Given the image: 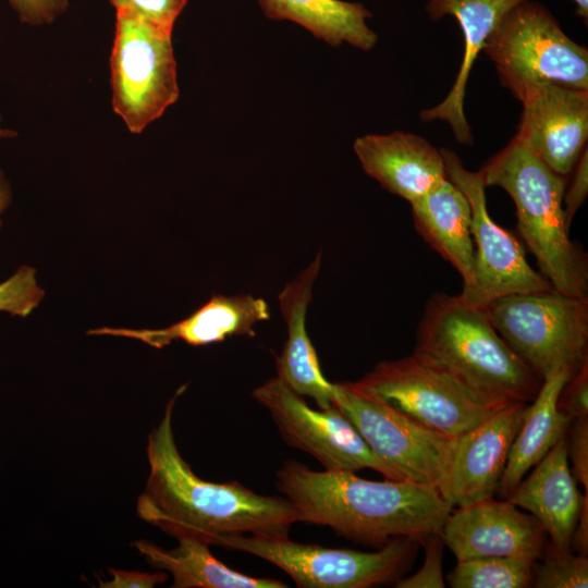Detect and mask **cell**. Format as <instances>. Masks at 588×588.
Segmentation results:
<instances>
[{
    "label": "cell",
    "mask_w": 588,
    "mask_h": 588,
    "mask_svg": "<svg viewBox=\"0 0 588 588\" xmlns=\"http://www.w3.org/2000/svg\"><path fill=\"white\" fill-rule=\"evenodd\" d=\"M15 132L5 127L1 126V120H0V139L2 138H10L15 136Z\"/></svg>",
    "instance_id": "obj_38"
},
{
    "label": "cell",
    "mask_w": 588,
    "mask_h": 588,
    "mask_svg": "<svg viewBox=\"0 0 588 588\" xmlns=\"http://www.w3.org/2000/svg\"><path fill=\"white\" fill-rule=\"evenodd\" d=\"M414 224L429 246L449 261L463 279V291L474 283L475 246L471 210L463 192L449 179L411 204Z\"/></svg>",
    "instance_id": "obj_21"
},
{
    "label": "cell",
    "mask_w": 588,
    "mask_h": 588,
    "mask_svg": "<svg viewBox=\"0 0 588 588\" xmlns=\"http://www.w3.org/2000/svg\"><path fill=\"white\" fill-rule=\"evenodd\" d=\"M115 11L127 12L148 23L173 29L188 0H109Z\"/></svg>",
    "instance_id": "obj_29"
},
{
    "label": "cell",
    "mask_w": 588,
    "mask_h": 588,
    "mask_svg": "<svg viewBox=\"0 0 588 588\" xmlns=\"http://www.w3.org/2000/svg\"><path fill=\"white\" fill-rule=\"evenodd\" d=\"M485 307L500 335L541 381L561 368L574 375L588 360V296L551 290L501 296Z\"/></svg>",
    "instance_id": "obj_7"
},
{
    "label": "cell",
    "mask_w": 588,
    "mask_h": 588,
    "mask_svg": "<svg viewBox=\"0 0 588 588\" xmlns=\"http://www.w3.org/2000/svg\"><path fill=\"white\" fill-rule=\"evenodd\" d=\"M527 0H430L426 11L433 21L445 14L454 16L464 36V57L453 87L436 107L420 112L424 121H446L456 139L473 143L471 131L464 114L465 89L473 64L487 40L505 14Z\"/></svg>",
    "instance_id": "obj_20"
},
{
    "label": "cell",
    "mask_w": 588,
    "mask_h": 588,
    "mask_svg": "<svg viewBox=\"0 0 588 588\" xmlns=\"http://www.w3.org/2000/svg\"><path fill=\"white\" fill-rule=\"evenodd\" d=\"M425 559L418 572L408 577H400L396 588H443L445 586L442 572L443 540L440 534L424 537Z\"/></svg>",
    "instance_id": "obj_28"
},
{
    "label": "cell",
    "mask_w": 588,
    "mask_h": 588,
    "mask_svg": "<svg viewBox=\"0 0 588 588\" xmlns=\"http://www.w3.org/2000/svg\"><path fill=\"white\" fill-rule=\"evenodd\" d=\"M112 578L103 581L99 580L101 588H152L163 584L169 579L167 572L143 573L137 571H123L109 568Z\"/></svg>",
    "instance_id": "obj_34"
},
{
    "label": "cell",
    "mask_w": 588,
    "mask_h": 588,
    "mask_svg": "<svg viewBox=\"0 0 588 588\" xmlns=\"http://www.w3.org/2000/svg\"><path fill=\"white\" fill-rule=\"evenodd\" d=\"M440 151L449 180L463 192L471 210L475 275L471 287L462 292V297L471 305L486 306L510 294L555 290L541 272L529 266L516 237L491 219L480 171L467 170L449 149Z\"/></svg>",
    "instance_id": "obj_12"
},
{
    "label": "cell",
    "mask_w": 588,
    "mask_h": 588,
    "mask_svg": "<svg viewBox=\"0 0 588 588\" xmlns=\"http://www.w3.org/2000/svg\"><path fill=\"white\" fill-rule=\"evenodd\" d=\"M270 20L294 22L331 46L347 42L362 50L378 40L368 25L371 12L360 3L342 0H258Z\"/></svg>",
    "instance_id": "obj_24"
},
{
    "label": "cell",
    "mask_w": 588,
    "mask_h": 588,
    "mask_svg": "<svg viewBox=\"0 0 588 588\" xmlns=\"http://www.w3.org/2000/svg\"><path fill=\"white\" fill-rule=\"evenodd\" d=\"M19 20L29 26L54 22L69 7V0H8Z\"/></svg>",
    "instance_id": "obj_32"
},
{
    "label": "cell",
    "mask_w": 588,
    "mask_h": 588,
    "mask_svg": "<svg viewBox=\"0 0 588 588\" xmlns=\"http://www.w3.org/2000/svg\"><path fill=\"white\" fill-rule=\"evenodd\" d=\"M516 137L555 173H572L588 137V90L548 84L524 91Z\"/></svg>",
    "instance_id": "obj_15"
},
{
    "label": "cell",
    "mask_w": 588,
    "mask_h": 588,
    "mask_svg": "<svg viewBox=\"0 0 588 588\" xmlns=\"http://www.w3.org/2000/svg\"><path fill=\"white\" fill-rule=\"evenodd\" d=\"M414 351L511 402H531L542 383L497 331L486 307L467 303L461 294L433 293L428 298Z\"/></svg>",
    "instance_id": "obj_4"
},
{
    "label": "cell",
    "mask_w": 588,
    "mask_h": 588,
    "mask_svg": "<svg viewBox=\"0 0 588 588\" xmlns=\"http://www.w3.org/2000/svg\"><path fill=\"white\" fill-rule=\"evenodd\" d=\"M567 455V439H561L506 498L528 511L561 550L571 549L583 497Z\"/></svg>",
    "instance_id": "obj_19"
},
{
    "label": "cell",
    "mask_w": 588,
    "mask_h": 588,
    "mask_svg": "<svg viewBox=\"0 0 588 588\" xmlns=\"http://www.w3.org/2000/svg\"><path fill=\"white\" fill-rule=\"evenodd\" d=\"M12 200V189L11 185L5 177L2 170H0V228L2 225L1 216L10 206Z\"/></svg>",
    "instance_id": "obj_36"
},
{
    "label": "cell",
    "mask_w": 588,
    "mask_h": 588,
    "mask_svg": "<svg viewBox=\"0 0 588 588\" xmlns=\"http://www.w3.org/2000/svg\"><path fill=\"white\" fill-rule=\"evenodd\" d=\"M354 150L369 176L409 205L449 179L441 151L414 134L360 136Z\"/></svg>",
    "instance_id": "obj_16"
},
{
    "label": "cell",
    "mask_w": 588,
    "mask_h": 588,
    "mask_svg": "<svg viewBox=\"0 0 588 588\" xmlns=\"http://www.w3.org/2000/svg\"><path fill=\"white\" fill-rule=\"evenodd\" d=\"M571 548L577 554L588 553V492L583 497L581 507L571 538Z\"/></svg>",
    "instance_id": "obj_35"
},
{
    "label": "cell",
    "mask_w": 588,
    "mask_h": 588,
    "mask_svg": "<svg viewBox=\"0 0 588 588\" xmlns=\"http://www.w3.org/2000/svg\"><path fill=\"white\" fill-rule=\"evenodd\" d=\"M184 389L168 402L161 420L148 434L149 475L137 500V515L176 539L192 537L206 543L226 534L289 537L297 519L286 498L258 494L235 480L207 481L182 457L172 415Z\"/></svg>",
    "instance_id": "obj_1"
},
{
    "label": "cell",
    "mask_w": 588,
    "mask_h": 588,
    "mask_svg": "<svg viewBox=\"0 0 588 588\" xmlns=\"http://www.w3.org/2000/svg\"><path fill=\"white\" fill-rule=\"evenodd\" d=\"M275 485L297 522L327 526L339 536L375 547L399 537L421 540L441 534L453 510L437 489L426 485L316 471L293 460L275 471Z\"/></svg>",
    "instance_id": "obj_2"
},
{
    "label": "cell",
    "mask_w": 588,
    "mask_h": 588,
    "mask_svg": "<svg viewBox=\"0 0 588 588\" xmlns=\"http://www.w3.org/2000/svg\"><path fill=\"white\" fill-rule=\"evenodd\" d=\"M479 171L487 187H502L511 196L518 231L541 274L563 294L587 296V255L568 237L564 176L552 171L516 136Z\"/></svg>",
    "instance_id": "obj_3"
},
{
    "label": "cell",
    "mask_w": 588,
    "mask_h": 588,
    "mask_svg": "<svg viewBox=\"0 0 588 588\" xmlns=\"http://www.w3.org/2000/svg\"><path fill=\"white\" fill-rule=\"evenodd\" d=\"M556 406L571 420L588 416V360L563 385Z\"/></svg>",
    "instance_id": "obj_30"
},
{
    "label": "cell",
    "mask_w": 588,
    "mask_h": 588,
    "mask_svg": "<svg viewBox=\"0 0 588 588\" xmlns=\"http://www.w3.org/2000/svg\"><path fill=\"white\" fill-rule=\"evenodd\" d=\"M567 455L572 474L588 492V416L574 419L568 428Z\"/></svg>",
    "instance_id": "obj_31"
},
{
    "label": "cell",
    "mask_w": 588,
    "mask_h": 588,
    "mask_svg": "<svg viewBox=\"0 0 588 588\" xmlns=\"http://www.w3.org/2000/svg\"><path fill=\"white\" fill-rule=\"evenodd\" d=\"M172 30L117 11L110 56L111 101L133 134L159 119L180 96Z\"/></svg>",
    "instance_id": "obj_9"
},
{
    "label": "cell",
    "mask_w": 588,
    "mask_h": 588,
    "mask_svg": "<svg viewBox=\"0 0 588 588\" xmlns=\"http://www.w3.org/2000/svg\"><path fill=\"white\" fill-rule=\"evenodd\" d=\"M441 537L456 560L516 558L536 563L542 556L546 531L531 515L506 499L493 497L452 510Z\"/></svg>",
    "instance_id": "obj_13"
},
{
    "label": "cell",
    "mask_w": 588,
    "mask_h": 588,
    "mask_svg": "<svg viewBox=\"0 0 588 588\" xmlns=\"http://www.w3.org/2000/svg\"><path fill=\"white\" fill-rule=\"evenodd\" d=\"M535 564L505 556L458 560L448 583L453 588H526L532 586Z\"/></svg>",
    "instance_id": "obj_25"
},
{
    "label": "cell",
    "mask_w": 588,
    "mask_h": 588,
    "mask_svg": "<svg viewBox=\"0 0 588 588\" xmlns=\"http://www.w3.org/2000/svg\"><path fill=\"white\" fill-rule=\"evenodd\" d=\"M552 544V543H551ZM532 586L538 588H586L588 559L552 544L542 562L534 566Z\"/></svg>",
    "instance_id": "obj_26"
},
{
    "label": "cell",
    "mask_w": 588,
    "mask_h": 588,
    "mask_svg": "<svg viewBox=\"0 0 588 588\" xmlns=\"http://www.w3.org/2000/svg\"><path fill=\"white\" fill-rule=\"evenodd\" d=\"M334 389L335 406L382 462L401 479L437 489L458 437H446L417 425L356 382H338Z\"/></svg>",
    "instance_id": "obj_10"
},
{
    "label": "cell",
    "mask_w": 588,
    "mask_h": 588,
    "mask_svg": "<svg viewBox=\"0 0 588 588\" xmlns=\"http://www.w3.org/2000/svg\"><path fill=\"white\" fill-rule=\"evenodd\" d=\"M573 376L568 369H556L546 376L528 404L523 424L512 444L498 489L506 499L527 473L564 437L573 420L556 406L559 394Z\"/></svg>",
    "instance_id": "obj_22"
},
{
    "label": "cell",
    "mask_w": 588,
    "mask_h": 588,
    "mask_svg": "<svg viewBox=\"0 0 588 588\" xmlns=\"http://www.w3.org/2000/svg\"><path fill=\"white\" fill-rule=\"evenodd\" d=\"M179 544L164 549L147 540H137L136 550L155 568L171 574L172 588H285L281 580L254 577L230 568L220 562L205 541L177 538Z\"/></svg>",
    "instance_id": "obj_23"
},
{
    "label": "cell",
    "mask_w": 588,
    "mask_h": 588,
    "mask_svg": "<svg viewBox=\"0 0 588 588\" xmlns=\"http://www.w3.org/2000/svg\"><path fill=\"white\" fill-rule=\"evenodd\" d=\"M252 395L269 412L283 440L314 456L324 470L356 473L370 468L387 479L403 480L375 454L336 406L314 409L278 377L256 388Z\"/></svg>",
    "instance_id": "obj_11"
},
{
    "label": "cell",
    "mask_w": 588,
    "mask_h": 588,
    "mask_svg": "<svg viewBox=\"0 0 588 588\" xmlns=\"http://www.w3.org/2000/svg\"><path fill=\"white\" fill-rule=\"evenodd\" d=\"M44 295L36 279V270L22 266L0 283V311L26 317L39 305Z\"/></svg>",
    "instance_id": "obj_27"
},
{
    "label": "cell",
    "mask_w": 588,
    "mask_h": 588,
    "mask_svg": "<svg viewBox=\"0 0 588 588\" xmlns=\"http://www.w3.org/2000/svg\"><path fill=\"white\" fill-rule=\"evenodd\" d=\"M320 267L321 254L318 253L279 294V306L286 326V341L275 358V377L298 395L308 396L319 408L327 409L335 406L334 383L324 378L306 327L307 309Z\"/></svg>",
    "instance_id": "obj_17"
},
{
    "label": "cell",
    "mask_w": 588,
    "mask_h": 588,
    "mask_svg": "<svg viewBox=\"0 0 588 588\" xmlns=\"http://www.w3.org/2000/svg\"><path fill=\"white\" fill-rule=\"evenodd\" d=\"M576 5V14L587 22L588 19V0H573Z\"/></svg>",
    "instance_id": "obj_37"
},
{
    "label": "cell",
    "mask_w": 588,
    "mask_h": 588,
    "mask_svg": "<svg viewBox=\"0 0 588 588\" xmlns=\"http://www.w3.org/2000/svg\"><path fill=\"white\" fill-rule=\"evenodd\" d=\"M587 149L583 151L573 169V179L564 189L563 209L566 224L569 228L574 216L585 201L588 192V160Z\"/></svg>",
    "instance_id": "obj_33"
},
{
    "label": "cell",
    "mask_w": 588,
    "mask_h": 588,
    "mask_svg": "<svg viewBox=\"0 0 588 588\" xmlns=\"http://www.w3.org/2000/svg\"><path fill=\"white\" fill-rule=\"evenodd\" d=\"M355 382L417 425L451 438L516 403L476 388L416 351L378 363Z\"/></svg>",
    "instance_id": "obj_5"
},
{
    "label": "cell",
    "mask_w": 588,
    "mask_h": 588,
    "mask_svg": "<svg viewBox=\"0 0 588 588\" xmlns=\"http://www.w3.org/2000/svg\"><path fill=\"white\" fill-rule=\"evenodd\" d=\"M528 403L516 402L457 438L452 461L437 487L453 509L498 492Z\"/></svg>",
    "instance_id": "obj_14"
},
{
    "label": "cell",
    "mask_w": 588,
    "mask_h": 588,
    "mask_svg": "<svg viewBox=\"0 0 588 588\" xmlns=\"http://www.w3.org/2000/svg\"><path fill=\"white\" fill-rule=\"evenodd\" d=\"M482 50L517 99L548 84L588 90L587 49L566 36L539 3L527 0L510 10Z\"/></svg>",
    "instance_id": "obj_8"
},
{
    "label": "cell",
    "mask_w": 588,
    "mask_h": 588,
    "mask_svg": "<svg viewBox=\"0 0 588 588\" xmlns=\"http://www.w3.org/2000/svg\"><path fill=\"white\" fill-rule=\"evenodd\" d=\"M417 538L399 537L373 552L298 543L289 537L218 535L209 546L243 551L285 572L299 588H368L396 581L411 567Z\"/></svg>",
    "instance_id": "obj_6"
},
{
    "label": "cell",
    "mask_w": 588,
    "mask_h": 588,
    "mask_svg": "<svg viewBox=\"0 0 588 588\" xmlns=\"http://www.w3.org/2000/svg\"><path fill=\"white\" fill-rule=\"evenodd\" d=\"M269 318L270 308L264 298L250 294H218L188 317L162 329L97 328L88 334L128 338L155 348L175 341L203 346L231 336H254L255 326Z\"/></svg>",
    "instance_id": "obj_18"
}]
</instances>
